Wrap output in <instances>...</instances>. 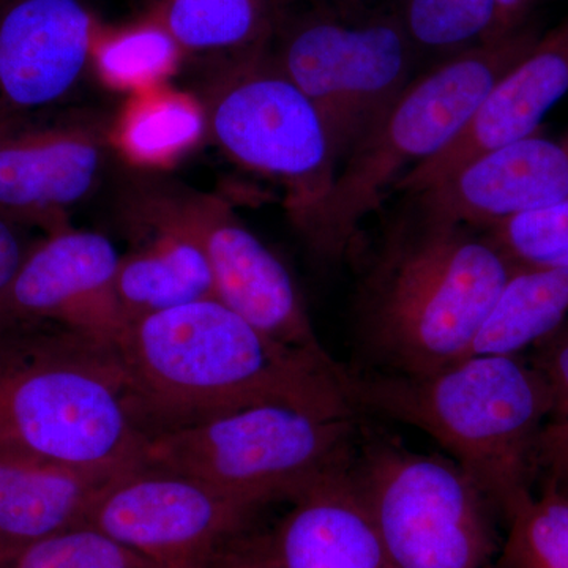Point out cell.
<instances>
[{"label": "cell", "mask_w": 568, "mask_h": 568, "mask_svg": "<svg viewBox=\"0 0 568 568\" xmlns=\"http://www.w3.org/2000/svg\"><path fill=\"white\" fill-rule=\"evenodd\" d=\"M114 345L151 437L265 403L358 414L349 368L276 342L216 297L130 321Z\"/></svg>", "instance_id": "6da1fadb"}, {"label": "cell", "mask_w": 568, "mask_h": 568, "mask_svg": "<svg viewBox=\"0 0 568 568\" xmlns=\"http://www.w3.org/2000/svg\"><path fill=\"white\" fill-rule=\"evenodd\" d=\"M151 436L112 343L54 325L0 328V455L122 474Z\"/></svg>", "instance_id": "7a4b0ae2"}, {"label": "cell", "mask_w": 568, "mask_h": 568, "mask_svg": "<svg viewBox=\"0 0 568 568\" xmlns=\"http://www.w3.org/2000/svg\"><path fill=\"white\" fill-rule=\"evenodd\" d=\"M357 413L414 426L439 444L504 518L530 496L551 394L518 355H476L428 375L347 373Z\"/></svg>", "instance_id": "3957f363"}, {"label": "cell", "mask_w": 568, "mask_h": 568, "mask_svg": "<svg viewBox=\"0 0 568 568\" xmlns=\"http://www.w3.org/2000/svg\"><path fill=\"white\" fill-rule=\"evenodd\" d=\"M511 271L484 231L416 205L388 231L365 275L358 306L366 338L398 375L465 361Z\"/></svg>", "instance_id": "277c9868"}, {"label": "cell", "mask_w": 568, "mask_h": 568, "mask_svg": "<svg viewBox=\"0 0 568 568\" xmlns=\"http://www.w3.org/2000/svg\"><path fill=\"white\" fill-rule=\"evenodd\" d=\"M538 37L526 26L414 77L343 156L324 196L294 220L313 250L325 257L345 256L362 223L379 211L396 182L458 136L493 85Z\"/></svg>", "instance_id": "5b68a950"}, {"label": "cell", "mask_w": 568, "mask_h": 568, "mask_svg": "<svg viewBox=\"0 0 568 568\" xmlns=\"http://www.w3.org/2000/svg\"><path fill=\"white\" fill-rule=\"evenodd\" d=\"M355 416L265 403L159 433L144 465L204 481L260 510L353 463Z\"/></svg>", "instance_id": "8992f818"}, {"label": "cell", "mask_w": 568, "mask_h": 568, "mask_svg": "<svg viewBox=\"0 0 568 568\" xmlns=\"http://www.w3.org/2000/svg\"><path fill=\"white\" fill-rule=\"evenodd\" d=\"M351 473L394 568H485L495 558L497 511L454 459L375 440Z\"/></svg>", "instance_id": "52a82bcc"}, {"label": "cell", "mask_w": 568, "mask_h": 568, "mask_svg": "<svg viewBox=\"0 0 568 568\" xmlns=\"http://www.w3.org/2000/svg\"><path fill=\"white\" fill-rule=\"evenodd\" d=\"M203 114L234 162L287 186L294 220L334 181L339 159L323 115L271 47L226 58L207 82Z\"/></svg>", "instance_id": "ba28073f"}, {"label": "cell", "mask_w": 568, "mask_h": 568, "mask_svg": "<svg viewBox=\"0 0 568 568\" xmlns=\"http://www.w3.org/2000/svg\"><path fill=\"white\" fill-rule=\"evenodd\" d=\"M275 39L276 62L323 115L339 162L414 78L418 51L394 11L287 17Z\"/></svg>", "instance_id": "9c48e42d"}, {"label": "cell", "mask_w": 568, "mask_h": 568, "mask_svg": "<svg viewBox=\"0 0 568 568\" xmlns=\"http://www.w3.org/2000/svg\"><path fill=\"white\" fill-rule=\"evenodd\" d=\"M133 211L134 223L173 227L196 242L224 305L276 342L332 358L286 265L226 201L174 185H149L134 197Z\"/></svg>", "instance_id": "30bf717a"}, {"label": "cell", "mask_w": 568, "mask_h": 568, "mask_svg": "<svg viewBox=\"0 0 568 568\" xmlns=\"http://www.w3.org/2000/svg\"><path fill=\"white\" fill-rule=\"evenodd\" d=\"M256 511L196 478L142 465L112 478L84 523L159 568H205Z\"/></svg>", "instance_id": "8fae6325"}, {"label": "cell", "mask_w": 568, "mask_h": 568, "mask_svg": "<svg viewBox=\"0 0 568 568\" xmlns=\"http://www.w3.org/2000/svg\"><path fill=\"white\" fill-rule=\"evenodd\" d=\"M119 254L106 235L65 230L29 246L0 328L54 325L114 345L126 321L118 293Z\"/></svg>", "instance_id": "7c38bea8"}, {"label": "cell", "mask_w": 568, "mask_h": 568, "mask_svg": "<svg viewBox=\"0 0 568 568\" xmlns=\"http://www.w3.org/2000/svg\"><path fill=\"white\" fill-rule=\"evenodd\" d=\"M108 130L100 118L74 114L0 138V216L14 224L69 227L67 212L91 194L106 160Z\"/></svg>", "instance_id": "4fadbf2b"}, {"label": "cell", "mask_w": 568, "mask_h": 568, "mask_svg": "<svg viewBox=\"0 0 568 568\" xmlns=\"http://www.w3.org/2000/svg\"><path fill=\"white\" fill-rule=\"evenodd\" d=\"M568 93V17L493 85L465 129L444 151L403 175L395 192L413 196L446 181L478 156L537 133Z\"/></svg>", "instance_id": "5bb4252c"}, {"label": "cell", "mask_w": 568, "mask_h": 568, "mask_svg": "<svg viewBox=\"0 0 568 568\" xmlns=\"http://www.w3.org/2000/svg\"><path fill=\"white\" fill-rule=\"evenodd\" d=\"M95 43V21L82 0H7L0 7V103L26 115L61 102Z\"/></svg>", "instance_id": "9a60e30c"}, {"label": "cell", "mask_w": 568, "mask_h": 568, "mask_svg": "<svg viewBox=\"0 0 568 568\" xmlns=\"http://www.w3.org/2000/svg\"><path fill=\"white\" fill-rule=\"evenodd\" d=\"M428 215L481 227L568 201V129L558 138L534 133L413 194Z\"/></svg>", "instance_id": "2e32d148"}, {"label": "cell", "mask_w": 568, "mask_h": 568, "mask_svg": "<svg viewBox=\"0 0 568 568\" xmlns=\"http://www.w3.org/2000/svg\"><path fill=\"white\" fill-rule=\"evenodd\" d=\"M351 467L291 500L293 507L272 532L284 568H394Z\"/></svg>", "instance_id": "e0dca14e"}, {"label": "cell", "mask_w": 568, "mask_h": 568, "mask_svg": "<svg viewBox=\"0 0 568 568\" xmlns=\"http://www.w3.org/2000/svg\"><path fill=\"white\" fill-rule=\"evenodd\" d=\"M118 476L0 455V556L82 525Z\"/></svg>", "instance_id": "ac0fdd59"}, {"label": "cell", "mask_w": 568, "mask_h": 568, "mask_svg": "<svg viewBox=\"0 0 568 568\" xmlns=\"http://www.w3.org/2000/svg\"><path fill=\"white\" fill-rule=\"evenodd\" d=\"M140 242L121 254L115 293L126 323L216 297L211 265L189 235L162 224L136 223Z\"/></svg>", "instance_id": "d6986e66"}, {"label": "cell", "mask_w": 568, "mask_h": 568, "mask_svg": "<svg viewBox=\"0 0 568 568\" xmlns=\"http://www.w3.org/2000/svg\"><path fill=\"white\" fill-rule=\"evenodd\" d=\"M568 320V272L514 267L467 357L518 355L534 343H544Z\"/></svg>", "instance_id": "ffe728a7"}, {"label": "cell", "mask_w": 568, "mask_h": 568, "mask_svg": "<svg viewBox=\"0 0 568 568\" xmlns=\"http://www.w3.org/2000/svg\"><path fill=\"white\" fill-rule=\"evenodd\" d=\"M290 0H163L160 24L181 50L242 54L271 47Z\"/></svg>", "instance_id": "44dd1931"}, {"label": "cell", "mask_w": 568, "mask_h": 568, "mask_svg": "<svg viewBox=\"0 0 568 568\" xmlns=\"http://www.w3.org/2000/svg\"><path fill=\"white\" fill-rule=\"evenodd\" d=\"M392 11L418 52L446 59L497 40L495 0H395Z\"/></svg>", "instance_id": "7402d4cb"}, {"label": "cell", "mask_w": 568, "mask_h": 568, "mask_svg": "<svg viewBox=\"0 0 568 568\" xmlns=\"http://www.w3.org/2000/svg\"><path fill=\"white\" fill-rule=\"evenodd\" d=\"M507 523L496 568H568V496L558 488L530 496Z\"/></svg>", "instance_id": "603a6c76"}, {"label": "cell", "mask_w": 568, "mask_h": 568, "mask_svg": "<svg viewBox=\"0 0 568 568\" xmlns=\"http://www.w3.org/2000/svg\"><path fill=\"white\" fill-rule=\"evenodd\" d=\"M0 568H159L91 525L74 526L0 556Z\"/></svg>", "instance_id": "cb8c5ba5"}, {"label": "cell", "mask_w": 568, "mask_h": 568, "mask_svg": "<svg viewBox=\"0 0 568 568\" xmlns=\"http://www.w3.org/2000/svg\"><path fill=\"white\" fill-rule=\"evenodd\" d=\"M514 267L568 272V201L481 227Z\"/></svg>", "instance_id": "d4e9b609"}, {"label": "cell", "mask_w": 568, "mask_h": 568, "mask_svg": "<svg viewBox=\"0 0 568 568\" xmlns=\"http://www.w3.org/2000/svg\"><path fill=\"white\" fill-rule=\"evenodd\" d=\"M204 123L203 111L179 97L136 104L122 126L123 148L134 159L164 160L189 148Z\"/></svg>", "instance_id": "484cf974"}, {"label": "cell", "mask_w": 568, "mask_h": 568, "mask_svg": "<svg viewBox=\"0 0 568 568\" xmlns=\"http://www.w3.org/2000/svg\"><path fill=\"white\" fill-rule=\"evenodd\" d=\"M181 47L160 22L108 37H97L93 58L114 84H140L162 77L178 61Z\"/></svg>", "instance_id": "4316f807"}, {"label": "cell", "mask_w": 568, "mask_h": 568, "mask_svg": "<svg viewBox=\"0 0 568 568\" xmlns=\"http://www.w3.org/2000/svg\"><path fill=\"white\" fill-rule=\"evenodd\" d=\"M551 394V413L538 444L537 466L568 477V320L541 343L536 364Z\"/></svg>", "instance_id": "83f0119b"}, {"label": "cell", "mask_w": 568, "mask_h": 568, "mask_svg": "<svg viewBox=\"0 0 568 568\" xmlns=\"http://www.w3.org/2000/svg\"><path fill=\"white\" fill-rule=\"evenodd\" d=\"M205 568H284L272 532L248 528L224 540Z\"/></svg>", "instance_id": "f1b7e54d"}, {"label": "cell", "mask_w": 568, "mask_h": 568, "mask_svg": "<svg viewBox=\"0 0 568 568\" xmlns=\"http://www.w3.org/2000/svg\"><path fill=\"white\" fill-rule=\"evenodd\" d=\"M29 246L22 242L17 224L0 216V324L6 315L7 301Z\"/></svg>", "instance_id": "f546056e"}, {"label": "cell", "mask_w": 568, "mask_h": 568, "mask_svg": "<svg viewBox=\"0 0 568 568\" xmlns=\"http://www.w3.org/2000/svg\"><path fill=\"white\" fill-rule=\"evenodd\" d=\"M538 0H495L497 14V39L511 36L526 28Z\"/></svg>", "instance_id": "4dcf8cb0"}, {"label": "cell", "mask_w": 568, "mask_h": 568, "mask_svg": "<svg viewBox=\"0 0 568 568\" xmlns=\"http://www.w3.org/2000/svg\"><path fill=\"white\" fill-rule=\"evenodd\" d=\"M24 121L26 115L18 114V112L11 111L10 108H7L6 104L0 103V138Z\"/></svg>", "instance_id": "1f68e13d"}, {"label": "cell", "mask_w": 568, "mask_h": 568, "mask_svg": "<svg viewBox=\"0 0 568 568\" xmlns=\"http://www.w3.org/2000/svg\"><path fill=\"white\" fill-rule=\"evenodd\" d=\"M351 3H354V0H349Z\"/></svg>", "instance_id": "d6a6232c"}]
</instances>
